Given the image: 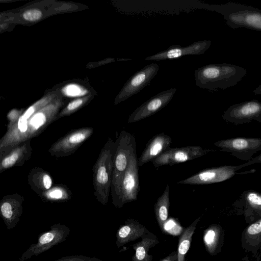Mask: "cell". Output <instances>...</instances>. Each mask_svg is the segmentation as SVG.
Wrapping results in <instances>:
<instances>
[{"mask_svg": "<svg viewBox=\"0 0 261 261\" xmlns=\"http://www.w3.org/2000/svg\"><path fill=\"white\" fill-rule=\"evenodd\" d=\"M247 73L245 68L229 63L213 64L197 69L196 85L214 92L236 86Z\"/></svg>", "mask_w": 261, "mask_h": 261, "instance_id": "cell-1", "label": "cell"}, {"mask_svg": "<svg viewBox=\"0 0 261 261\" xmlns=\"http://www.w3.org/2000/svg\"><path fill=\"white\" fill-rule=\"evenodd\" d=\"M56 108L49 107L33 114L27 125L21 128H12L7 130L0 139V158L13 148L37 137L56 119Z\"/></svg>", "mask_w": 261, "mask_h": 261, "instance_id": "cell-2", "label": "cell"}, {"mask_svg": "<svg viewBox=\"0 0 261 261\" xmlns=\"http://www.w3.org/2000/svg\"><path fill=\"white\" fill-rule=\"evenodd\" d=\"M115 147V141L108 138L92 168L94 194L103 205H107L111 192Z\"/></svg>", "mask_w": 261, "mask_h": 261, "instance_id": "cell-3", "label": "cell"}, {"mask_svg": "<svg viewBox=\"0 0 261 261\" xmlns=\"http://www.w3.org/2000/svg\"><path fill=\"white\" fill-rule=\"evenodd\" d=\"M115 142L111 194L112 203L117 207L123 178L136 143L134 136L124 130L121 131Z\"/></svg>", "mask_w": 261, "mask_h": 261, "instance_id": "cell-4", "label": "cell"}, {"mask_svg": "<svg viewBox=\"0 0 261 261\" xmlns=\"http://www.w3.org/2000/svg\"><path fill=\"white\" fill-rule=\"evenodd\" d=\"M212 8L222 15L226 24L232 29L244 28L261 32V9L234 2Z\"/></svg>", "mask_w": 261, "mask_h": 261, "instance_id": "cell-5", "label": "cell"}, {"mask_svg": "<svg viewBox=\"0 0 261 261\" xmlns=\"http://www.w3.org/2000/svg\"><path fill=\"white\" fill-rule=\"evenodd\" d=\"M70 231V228L65 224L56 223L51 225L49 230L39 234L37 243L31 245L19 258V261H24L37 256L64 242L69 235Z\"/></svg>", "mask_w": 261, "mask_h": 261, "instance_id": "cell-6", "label": "cell"}, {"mask_svg": "<svg viewBox=\"0 0 261 261\" xmlns=\"http://www.w3.org/2000/svg\"><path fill=\"white\" fill-rule=\"evenodd\" d=\"M91 127L73 129L54 143L48 149L50 154L63 158L73 154L94 133Z\"/></svg>", "mask_w": 261, "mask_h": 261, "instance_id": "cell-7", "label": "cell"}, {"mask_svg": "<svg viewBox=\"0 0 261 261\" xmlns=\"http://www.w3.org/2000/svg\"><path fill=\"white\" fill-rule=\"evenodd\" d=\"M138 169L136 145L132 150L129 164L123 178L118 208H121L125 204L137 199L140 190Z\"/></svg>", "mask_w": 261, "mask_h": 261, "instance_id": "cell-8", "label": "cell"}, {"mask_svg": "<svg viewBox=\"0 0 261 261\" xmlns=\"http://www.w3.org/2000/svg\"><path fill=\"white\" fill-rule=\"evenodd\" d=\"M159 69L158 64L151 63L135 73L123 86L116 97L115 103L128 99L148 86Z\"/></svg>", "mask_w": 261, "mask_h": 261, "instance_id": "cell-9", "label": "cell"}, {"mask_svg": "<svg viewBox=\"0 0 261 261\" xmlns=\"http://www.w3.org/2000/svg\"><path fill=\"white\" fill-rule=\"evenodd\" d=\"M210 151L199 146L170 148L151 162L155 167L173 166L201 157Z\"/></svg>", "mask_w": 261, "mask_h": 261, "instance_id": "cell-10", "label": "cell"}, {"mask_svg": "<svg viewBox=\"0 0 261 261\" xmlns=\"http://www.w3.org/2000/svg\"><path fill=\"white\" fill-rule=\"evenodd\" d=\"M176 91V88H171L150 98L130 115L128 123H134L143 120L160 111L171 100Z\"/></svg>", "mask_w": 261, "mask_h": 261, "instance_id": "cell-11", "label": "cell"}, {"mask_svg": "<svg viewBox=\"0 0 261 261\" xmlns=\"http://www.w3.org/2000/svg\"><path fill=\"white\" fill-rule=\"evenodd\" d=\"M223 117L227 121L236 123L261 121V102L252 100L231 106L223 114Z\"/></svg>", "mask_w": 261, "mask_h": 261, "instance_id": "cell-12", "label": "cell"}, {"mask_svg": "<svg viewBox=\"0 0 261 261\" xmlns=\"http://www.w3.org/2000/svg\"><path fill=\"white\" fill-rule=\"evenodd\" d=\"M211 44V40H204L195 41L186 47L180 45H173L165 50L145 58V60L148 61H159L178 58L187 55H201L209 48Z\"/></svg>", "mask_w": 261, "mask_h": 261, "instance_id": "cell-13", "label": "cell"}, {"mask_svg": "<svg viewBox=\"0 0 261 261\" xmlns=\"http://www.w3.org/2000/svg\"><path fill=\"white\" fill-rule=\"evenodd\" d=\"M24 197L18 193L6 195L0 201V215L8 229H13L20 221Z\"/></svg>", "mask_w": 261, "mask_h": 261, "instance_id": "cell-14", "label": "cell"}, {"mask_svg": "<svg viewBox=\"0 0 261 261\" xmlns=\"http://www.w3.org/2000/svg\"><path fill=\"white\" fill-rule=\"evenodd\" d=\"M236 168L232 166H223L202 170L182 180L178 184L191 185H205L224 181L235 174Z\"/></svg>", "mask_w": 261, "mask_h": 261, "instance_id": "cell-15", "label": "cell"}, {"mask_svg": "<svg viewBox=\"0 0 261 261\" xmlns=\"http://www.w3.org/2000/svg\"><path fill=\"white\" fill-rule=\"evenodd\" d=\"M33 150L31 140L13 148L0 158V173L11 168L23 166L31 158Z\"/></svg>", "mask_w": 261, "mask_h": 261, "instance_id": "cell-16", "label": "cell"}, {"mask_svg": "<svg viewBox=\"0 0 261 261\" xmlns=\"http://www.w3.org/2000/svg\"><path fill=\"white\" fill-rule=\"evenodd\" d=\"M172 138L164 133L152 137L147 143L145 149L138 158L139 166L152 162L170 148Z\"/></svg>", "mask_w": 261, "mask_h": 261, "instance_id": "cell-17", "label": "cell"}, {"mask_svg": "<svg viewBox=\"0 0 261 261\" xmlns=\"http://www.w3.org/2000/svg\"><path fill=\"white\" fill-rule=\"evenodd\" d=\"M149 231L147 228L134 219H127L116 232V245L118 248L127 243L141 238Z\"/></svg>", "mask_w": 261, "mask_h": 261, "instance_id": "cell-18", "label": "cell"}, {"mask_svg": "<svg viewBox=\"0 0 261 261\" xmlns=\"http://www.w3.org/2000/svg\"><path fill=\"white\" fill-rule=\"evenodd\" d=\"M214 145L222 149L237 153L253 152L261 148V139L233 138L217 141Z\"/></svg>", "mask_w": 261, "mask_h": 261, "instance_id": "cell-19", "label": "cell"}, {"mask_svg": "<svg viewBox=\"0 0 261 261\" xmlns=\"http://www.w3.org/2000/svg\"><path fill=\"white\" fill-rule=\"evenodd\" d=\"M28 181L32 190L38 195L54 185L50 173L40 167H35L31 170L28 176Z\"/></svg>", "mask_w": 261, "mask_h": 261, "instance_id": "cell-20", "label": "cell"}, {"mask_svg": "<svg viewBox=\"0 0 261 261\" xmlns=\"http://www.w3.org/2000/svg\"><path fill=\"white\" fill-rule=\"evenodd\" d=\"M159 243L156 235L149 231L141 238V240L132 245L135 253L132 261H152L153 256L149 254V249Z\"/></svg>", "mask_w": 261, "mask_h": 261, "instance_id": "cell-21", "label": "cell"}, {"mask_svg": "<svg viewBox=\"0 0 261 261\" xmlns=\"http://www.w3.org/2000/svg\"><path fill=\"white\" fill-rule=\"evenodd\" d=\"M169 186L167 185L163 194L160 196L154 205V213L157 222L163 231L169 216L170 206Z\"/></svg>", "mask_w": 261, "mask_h": 261, "instance_id": "cell-22", "label": "cell"}, {"mask_svg": "<svg viewBox=\"0 0 261 261\" xmlns=\"http://www.w3.org/2000/svg\"><path fill=\"white\" fill-rule=\"evenodd\" d=\"M201 216L197 218L191 224L184 228L180 233L177 245V261H186V255L191 246L192 237Z\"/></svg>", "mask_w": 261, "mask_h": 261, "instance_id": "cell-23", "label": "cell"}, {"mask_svg": "<svg viewBox=\"0 0 261 261\" xmlns=\"http://www.w3.org/2000/svg\"><path fill=\"white\" fill-rule=\"evenodd\" d=\"M39 196L44 201L51 203L63 202L71 199L72 193L66 185L56 184Z\"/></svg>", "mask_w": 261, "mask_h": 261, "instance_id": "cell-24", "label": "cell"}, {"mask_svg": "<svg viewBox=\"0 0 261 261\" xmlns=\"http://www.w3.org/2000/svg\"><path fill=\"white\" fill-rule=\"evenodd\" d=\"M220 233V228L216 225L210 226L204 231L203 243L206 250L212 255L215 254L219 247Z\"/></svg>", "mask_w": 261, "mask_h": 261, "instance_id": "cell-25", "label": "cell"}, {"mask_svg": "<svg viewBox=\"0 0 261 261\" xmlns=\"http://www.w3.org/2000/svg\"><path fill=\"white\" fill-rule=\"evenodd\" d=\"M54 261H102V260L96 257L76 255L64 256Z\"/></svg>", "mask_w": 261, "mask_h": 261, "instance_id": "cell-26", "label": "cell"}, {"mask_svg": "<svg viewBox=\"0 0 261 261\" xmlns=\"http://www.w3.org/2000/svg\"><path fill=\"white\" fill-rule=\"evenodd\" d=\"M246 199L254 208L261 210V195L255 192H250L247 195Z\"/></svg>", "mask_w": 261, "mask_h": 261, "instance_id": "cell-27", "label": "cell"}, {"mask_svg": "<svg viewBox=\"0 0 261 261\" xmlns=\"http://www.w3.org/2000/svg\"><path fill=\"white\" fill-rule=\"evenodd\" d=\"M21 115V112L17 110H11L7 115L9 122L7 125V129L9 130L14 127L18 122Z\"/></svg>", "mask_w": 261, "mask_h": 261, "instance_id": "cell-28", "label": "cell"}, {"mask_svg": "<svg viewBox=\"0 0 261 261\" xmlns=\"http://www.w3.org/2000/svg\"><path fill=\"white\" fill-rule=\"evenodd\" d=\"M65 94L70 96H77L84 94V91L81 88L75 85H68L63 89Z\"/></svg>", "mask_w": 261, "mask_h": 261, "instance_id": "cell-29", "label": "cell"}, {"mask_svg": "<svg viewBox=\"0 0 261 261\" xmlns=\"http://www.w3.org/2000/svg\"><path fill=\"white\" fill-rule=\"evenodd\" d=\"M42 16V13L37 9H31L25 11L23 17L26 20L33 21L39 19Z\"/></svg>", "mask_w": 261, "mask_h": 261, "instance_id": "cell-30", "label": "cell"}, {"mask_svg": "<svg viewBox=\"0 0 261 261\" xmlns=\"http://www.w3.org/2000/svg\"><path fill=\"white\" fill-rule=\"evenodd\" d=\"M247 232L251 236H257L261 233V227L259 223L251 224L247 229Z\"/></svg>", "mask_w": 261, "mask_h": 261, "instance_id": "cell-31", "label": "cell"}, {"mask_svg": "<svg viewBox=\"0 0 261 261\" xmlns=\"http://www.w3.org/2000/svg\"><path fill=\"white\" fill-rule=\"evenodd\" d=\"M160 261H177V251L171 252L168 256H166Z\"/></svg>", "mask_w": 261, "mask_h": 261, "instance_id": "cell-32", "label": "cell"}, {"mask_svg": "<svg viewBox=\"0 0 261 261\" xmlns=\"http://www.w3.org/2000/svg\"><path fill=\"white\" fill-rule=\"evenodd\" d=\"M252 93L254 95H260L261 94V85H259L256 88H255Z\"/></svg>", "mask_w": 261, "mask_h": 261, "instance_id": "cell-33", "label": "cell"}, {"mask_svg": "<svg viewBox=\"0 0 261 261\" xmlns=\"http://www.w3.org/2000/svg\"><path fill=\"white\" fill-rule=\"evenodd\" d=\"M258 223H259V225H260V226L261 227V220L259 221V222Z\"/></svg>", "mask_w": 261, "mask_h": 261, "instance_id": "cell-34", "label": "cell"}]
</instances>
